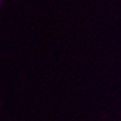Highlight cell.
I'll return each mask as SVG.
<instances>
[{"label": "cell", "mask_w": 121, "mask_h": 121, "mask_svg": "<svg viewBox=\"0 0 121 121\" xmlns=\"http://www.w3.org/2000/svg\"><path fill=\"white\" fill-rule=\"evenodd\" d=\"M0 1H1V0H0Z\"/></svg>", "instance_id": "6da1fadb"}]
</instances>
